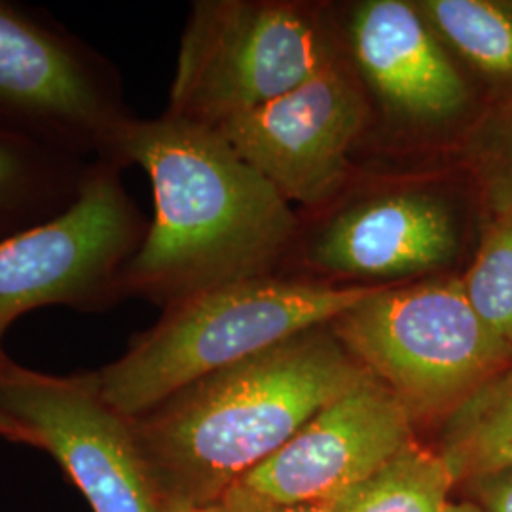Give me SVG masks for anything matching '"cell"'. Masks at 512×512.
Returning <instances> with one entry per match:
<instances>
[{"instance_id":"obj_1","label":"cell","mask_w":512,"mask_h":512,"mask_svg":"<svg viewBox=\"0 0 512 512\" xmlns=\"http://www.w3.org/2000/svg\"><path fill=\"white\" fill-rule=\"evenodd\" d=\"M124 164L154 192V220L124 274V296L164 310L220 287L275 275L293 247V205L217 129L162 114L135 118Z\"/></svg>"},{"instance_id":"obj_2","label":"cell","mask_w":512,"mask_h":512,"mask_svg":"<svg viewBox=\"0 0 512 512\" xmlns=\"http://www.w3.org/2000/svg\"><path fill=\"white\" fill-rule=\"evenodd\" d=\"M370 376L323 325L186 385L129 425L160 503L213 505Z\"/></svg>"},{"instance_id":"obj_3","label":"cell","mask_w":512,"mask_h":512,"mask_svg":"<svg viewBox=\"0 0 512 512\" xmlns=\"http://www.w3.org/2000/svg\"><path fill=\"white\" fill-rule=\"evenodd\" d=\"M380 287L281 275L232 283L167 308L120 359L88 376L112 410L133 420L217 370L330 325Z\"/></svg>"},{"instance_id":"obj_4","label":"cell","mask_w":512,"mask_h":512,"mask_svg":"<svg viewBox=\"0 0 512 512\" xmlns=\"http://www.w3.org/2000/svg\"><path fill=\"white\" fill-rule=\"evenodd\" d=\"M348 61L329 8L296 0H198L165 114L219 128Z\"/></svg>"},{"instance_id":"obj_5","label":"cell","mask_w":512,"mask_h":512,"mask_svg":"<svg viewBox=\"0 0 512 512\" xmlns=\"http://www.w3.org/2000/svg\"><path fill=\"white\" fill-rule=\"evenodd\" d=\"M344 348L416 420H446L512 365L469 304L461 277L384 285L330 323Z\"/></svg>"},{"instance_id":"obj_6","label":"cell","mask_w":512,"mask_h":512,"mask_svg":"<svg viewBox=\"0 0 512 512\" xmlns=\"http://www.w3.org/2000/svg\"><path fill=\"white\" fill-rule=\"evenodd\" d=\"M135 118L105 55L44 12L0 0V124L126 167L122 147Z\"/></svg>"},{"instance_id":"obj_7","label":"cell","mask_w":512,"mask_h":512,"mask_svg":"<svg viewBox=\"0 0 512 512\" xmlns=\"http://www.w3.org/2000/svg\"><path fill=\"white\" fill-rule=\"evenodd\" d=\"M120 165L97 162L65 213L0 241V372L8 327L27 311L67 306L107 311L124 300V274L147 238L143 211L122 183Z\"/></svg>"},{"instance_id":"obj_8","label":"cell","mask_w":512,"mask_h":512,"mask_svg":"<svg viewBox=\"0 0 512 512\" xmlns=\"http://www.w3.org/2000/svg\"><path fill=\"white\" fill-rule=\"evenodd\" d=\"M370 114L365 86L344 61L213 129L287 202L321 209L351 181V150Z\"/></svg>"},{"instance_id":"obj_9","label":"cell","mask_w":512,"mask_h":512,"mask_svg":"<svg viewBox=\"0 0 512 512\" xmlns=\"http://www.w3.org/2000/svg\"><path fill=\"white\" fill-rule=\"evenodd\" d=\"M0 410L57 459L93 512H160L128 418L99 397L88 372L52 376L12 363L0 372Z\"/></svg>"},{"instance_id":"obj_10","label":"cell","mask_w":512,"mask_h":512,"mask_svg":"<svg viewBox=\"0 0 512 512\" xmlns=\"http://www.w3.org/2000/svg\"><path fill=\"white\" fill-rule=\"evenodd\" d=\"M459 249L454 205L429 181H408L334 209L311 236L306 262L334 283L403 285L444 275Z\"/></svg>"},{"instance_id":"obj_11","label":"cell","mask_w":512,"mask_h":512,"mask_svg":"<svg viewBox=\"0 0 512 512\" xmlns=\"http://www.w3.org/2000/svg\"><path fill=\"white\" fill-rule=\"evenodd\" d=\"M412 442L414 418L370 376L323 408L234 488L275 505L332 503Z\"/></svg>"},{"instance_id":"obj_12","label":"cell","mask_w":512,"mask_h":512,"mask_svg":"<svg viewBox=\"0 0 512 512\" xmlns=\"http://www.w3.org/2000/svg\"><path fill=\"white\" fill-rule=\"evenodd\" d=\"M342 25L349 65L404 135L429 139L463 118L471 88L412 0H363Z\"/></svg>"},{"instance_id":"obj_13","label":"cell","mask_w":512,"mask_h":512,"mask_svg":"<svg viewBox=\"0 0 512 512\" xmlns=\"http://www.w3.org/2000/svg\"><path fill=\"white\" fill-rule=\"evenodd\" d=\"M97 162L0 124V241L65 213Z\"/></svg>"},{"instance_id":"obj_14","label":"cell","mask_w":512,"mask_h":512,"mask_svg":"<svg viewBox=\"0 0 512 512\" xmlns=\"http://www.w3.org/2000/svg\"><path fill=\"white\" fill-rule=\"evenodd\" d=\"M437 452L456 482L512 467V365L442 420Z\"/></svg>"},{"instance_id":"obj_15","label":"cell","mask_w":512,"mask_h":512,"mask_svg":"<svg viewBox=\"0 0 512 512\" xmlns=\"http://www.w3.org/2000/svg\"><path fill=\"white\" fill-rule=\"evenodd\" d=\"M456 61L512 90V2L412 0Z\"/></svg>"},{"instance_id":"obj_16","label":"cell","mask_w":512,"mask_h":512,"mask_svg":"<svg viewBox=\"0 0 512 512\" xmlns=\"http://www.w3.org/2000/svg\"><path fill=\"white\" fill-rule=\"evenodd\" d=\"M454 484L446 459L412 442L338 505L342 512H444Z\"/></svg>"},{"instance_id":"obj_17","label":"cell","mask_w":512,"mask_h":512,"mask_svg":"<svg viewBox=\"0 0 512 512\" xmlns=\"http://www.w3.org/2000/svg\"><path fill=\"white\" fill-rule=\"evenodd\" d=\"M461 283L478 317L512 353V203L490 213Z\"/></svg>"},{"instance_id":"obj_18","label":"cell","mask_w":512,"mask_h":512,"mask_svg":"<svg viewBox=\"0 0 512 512\" xmlns=\"http://www.w3.org/2000/svg\"><path fill=\"white\" fill-rule=\"evenodd\" d=\"M473 165L490 213L512 203V107L480 135L473 147Z\"/></svg>"},{"instance_id":"obj_19","label":"cell","mask_w":512,"mask_h":512,"mask_svg":"<svg viewBox=\"0 0 512 512\" xmlns=\"http://www.w3.org/2000/svg\"><path fill=\"white\" fill-rule=\"evenodd\" d=\"M217 503L224 512H342L338 501L310 505H275L245 494L238 488L228 490Z\"/></svg>"},{"instance_id":"obj_20","label":"cell","mask_w":512,"mask_h":512,"mask_svg":"<svg viewBox=\"0 0 512 512\" xmlns=\"http://www.w3.org/2000/svg\"><path fill=\"white\" fill-rule=\"evenodd\" d=\"M480 509L484 512H512V467L471 480Z\"/></svg>"},{"instance_id":"obj_21","label":"cell","mask_w":512,"mask_h":512,"mask_svg":"<svg viewBox=\"0 0 512 512\" xmlns=\"http://www.w3.org/2000/svg\"><path fill=\"white\" fill-rule=\"evenodd\" d=\"M0 437L14 440V442L31 444V437L27 435V431L19 425L18 421L12 420V418H10L8 414H4L2 410H0Z\"/></svg>"},{"instance_id":"obj_22","label":"cell","mask_w":512,"mask_h":512,"mask_svg":"<svg viewBox=\"0 0 512 512\" xmlns=\"http://www.w3.org/2000/svg\"><path fill=\"white\" fill-rule=\"evenodd\" d=\"M160 512H224L219 503L192 505V503H160Z\"/></svg>"},{"instance_id":"obj_23","label":"cell","mask_w":512,"mask_h":512,"mask_svg":"<svg viewBox=\"0 0 512 512\" xmlns=\"http://www.w3.org/2000/svg\"><path fill=\"white\" fill-rule=\"evenodd\" d=\"M444 512H484L475 503H450Z\"/></svg>"}]
</instances>
